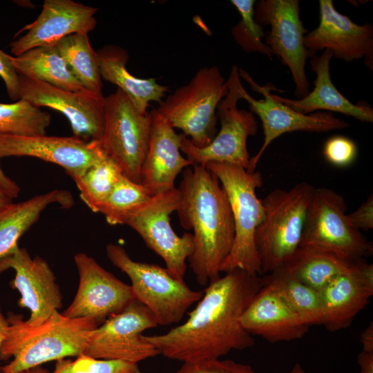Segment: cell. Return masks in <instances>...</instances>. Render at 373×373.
Instances as JSON below:
<instances>
[{"instance_id": "obj_1", "label": "cell", "mask_w": 373, "mask_h": 373, "mask_svg": "<svg viewBox=\"0 0 373 373\" xmlns=\"http://www.w3.org/2000/svg\"><path fill=\"white\" fill-rule=\"evenodd\" d=\"M264 285L262 277L236 269L210 283L182 324L167 332L144 336L164 356L182 363L220 358L255 340L240 317Z\"/></svg>"}, {"instance_id": "obj_2", "label": "cell", "mask_w": 373, "mask_h": 373, "mask_svg": "<svg viewBox=\"0 0 373 373\" xmlns=\"http://www.w3.org/2000/svg\"><path fill=\"white\" fill-rule=\"evenodd\" d=\"M178 189L180 225L193 230L189 267L197 282L205 287L220 276V266L233 246L235 229L230 204L218 178L199 165L183 171Z\"/></svg>"}, {"instance_id": "obj_3", "label": "cell", "mask_w": 373, "mask_h": 373, "mask_svg": "<svg viewBox=\"0 0 373 373\" xmlns=\"http://www.w3.org/2000/svg\"><path fill=\"white\" fill-rule=\"evenodd\" d=\"M0 345V360H12L0 367V373H19L43 363L84 354L91 332L99 325L90 318H70L55 312L37 326L21 314L10 312Z\"/></svg>"}, {"instance_id": "obj_4", "label": "cell", "mask_w": 373, "mask_h": 373, "mask_svg": "<svg viewBox=\"0 0 373 373\" xmlns=\"http://www.w3.org/2000/svg\"><path fill=\"white\" fill-rule=\"evenodd\" d=\"M205 167L218 178L223 187L234 223L233 246L220 266V273L239 269L262 276L254 240L256 230L265 216L262 200L256 195V189L262 184L260 172H249L227 163L209 162Z\"/></svg>"}, {"instance_id": "obj_5", "label": "cell", "mask_w": 373, "mask_h": 373, "mask_svg": "<svg viewBox=\"0 0 373 373\" xmlns=\"http://www.w3.org/2000/svg\"><path fill=\"white\" fill-rule=\"evenodd\" d=\"M314 189L301 182L262 200L265 216L254 236L262 276L283 265L299 247Z\"/></svg>"}, {"instance_id": "obj_6", "label": "cell", "mask_w": 373, "mask_h": 373, "mask_svg": "<svg viewBox=\"0 0 373 373\" xmlns=\"http://www.w3.org/2000/svg\"><path fill=\"white\" fill-rule=\"evenodd\" d=\"M227 92V82L220 69L204 67L156 109L173 128L181 129L194 146L203 148L216 136V110Z\"/></svg>"}, {"instance_id": "obj_7", "label": "cell", "mask_w": 373, "mask_h": 373, "mask_svg": "<svg viewBox=\"0 0 373 373\" xmlns=\"http://www.w3.org/2000/svg\"><path fill=\"white\" fill-rule=\"evenodd\" d=\"M106 250L113 265L129 277L135 298L152 312L158 325L179 323L203 296V291L192 290L166 267L133 260L120 245L111 243Z\"/></svg>"}, {"instance_id": "obj_8", "label": "cell", "mask_w": 373, "mask_h": 373, "mask_svg": "<svg viewBox=\"0 0 373 373\" xmlns=\"http://www.w3.org/2000/svg\"><path fill=\"white\" fill-rule=\"evenodd\" d=\"M228 92L218 106L220 122V131L207 146L198 148L184 136L180 151L193 165L205 167L209 162L227 163L248 169L250 157L247 147V138L255 135L258 122L254 114L238 108L244 88L239 69L232 66L227 80Z\"/></svg>"}, {"instance_id": "obj_9", "label": "cell", "mask_w": 373, "mask_h": 373, "mask_svg": "<svg viewBox=\"0 0 373 373\" xmlns=\"http://www.w3.org/2000/svg\"><path fill=\"white\" fill-rule=\"evenodd\" d=\"M343 196L325 188H315L299 246L322 249L350 261L364 259L373 247L347 218Z\"/></svg>"}, {"instance_id": "obj_10", "label": "cell", "mask_w": 373, "mask_h": 373, "mask_svg": "<svg viewBox=\"0 0 373 373\" xmlns=\"http://www.w3.org/2000/svg\"><path fill=\"white\" fill-rule=\"evenodd\" d=\"M180 202L178 188L154 195L135 208L124 224L137 232L146 245L163 259L173 277L184 280L186 261L193 252L194 241L192 233L179 236L171 227L170 215L177 211Z\"/></svg>"}, {"instance_id": "obj_11", "label": "cell", "mask_w": 373, "mask_h": 373, "mask_svg": "<svg viewBox=\"0 0 373 373\" xmlns=\"http://www.w3.org/2000/svg\"><path fill=\"white\" fill-rule=\"evenodd\" d=\"M151 123V113H139L121 90L117 88L114 93L105 97L101 145L120 166L124 175L137 183H140Z\"/></svg>"}, {"instance_id": "obj_12", "label": "cell", "mask_w": 373, "mask_h": 373, "mask_svg": "<svg viewBox=\"0 0 373 373\" xmlns=\"http://www.w3.org/2000/svg\"><path fill=\"white\" fill-rule=\"evenodd\" d=\"M158 325L152 312L134 298L90 334L84 354L93 358L134 363L159 354L142 333Z\"/></svg>"}, {"instance_id": "obj_13", "label": "cell", "mask_w": 373, "mask_h": 373, "mask_svg": "<svg viewBox=\"0 0 373 373\" xmlns=\"http://www.w3.org/2000/svg\"><path fill=\"white\" fill-rule=\"evenodd\" d=\"M298 0H260L254 8V19L263 28L269 26L265 35V44L272 55L287 66L299 99L309 92L305 73L306 60L311 57L304 45L307 33L300 18Z\"/></svg>"}, {"instance_id": "obj_14", "label": "cell", "mask_w": 373, "mask_h": 373, "mask_svg": "<svg viewBox=\"0 0 373 373\" xmlns=\"http://www.w3.org/2000/svg\"><path fill=\"white\" fill-rule=\"evenodd\" d=\"M240 77L243 78L251 88L260 93L263 99L253 98L245 88L242 90V99L247 101L251 113L256 114L262 122L264 140L258 152L250 158L247 171L252 172L269 145L277 137L285 133L294 131L328 132L347 128L349 124L335 117L333 113L317 111L308 115L299 113L275 99L272 90L276 88L269 84L260 86L243 69H239Z\"/></svg>"}, {"instance_id": "obj_15", "label": "cell", "mask_w": 373, "mask_h": 373, "mask_svg": "<svg viewBox=\"0 0 373 373\" xmlns=\"http://www.w3.org/2000/svg\"><path fill=\"white\" fill-rule=\"evenodd\" d=\"M79 285L63 314L70 318H90L99 326L123 310L135 298L132 288L84 253L75 256Z\"/></svg>"}, {"instance_id": "obj_16", "label": "cell", "mask_w": 373, "mask_h": 373, "mask_svg": "<svg viewBox=\"0 0 373 373\" xmlns=\"http://www.w3.org/2000/svg\"><path fill=\"white\" fill-rule=\"evenodd\" d=\"M19 79L20 99L61 113L68 119L73 136L86 141H100L104 127L103 95L69 91L22 75Z\"/></svg>"}, {"instance_id": "obj_17", "label": "cell", "mask_w": 373, "mask_h": 373, "mask_svg": "<svg viewBox=\"0 0 373 373\" xmlns=\"http://www.w3.org/2000/svg\"><path fill=\"white\" fill-rule=\"evenodd\" d=\"M10 268L15 271L11 287L21 294L18 305L30 311V317L26 320L28 325H41L61 308L59 286L44 259L32 258L25 248L17 247L11 255L0 260V275Z\"/></svg>"}, {"instance_id": "obj_18", "label": "cell", "mask_w": 373, "mask_h": 373, "mask_svg": "<svg viewBox=\"0 0 373 373\" xmlns=\"http://www.w3.org/2000/svg\"><path fill=\"white\" fill-rule=\"evenodd\" d=\"M319 10L318 27L304 37V45L311 57L318 50H328L333 57L347 62L364 58L372 70V25L354 23L337 11L332 0H320Z\"/></svg>"}, {"instance_id": "obj_19", "label": "cell", "mask_w": 373, "mask_h": 373, "mask_svg": "<svg viewBox=\"0 0 373 373\" xmlns=\"http://www.w3.org/2000/svg\"><path fill=\"white\" fill-rule=\"evenodd\" d=\"M106 154L100 141H86L75 136L21 137L0 134V159L30 156L63 167L73 178Z\"/></svg>"}, {"instance_id": "obj_20", "label": "cell", "mask_w": 373, "mask_h": 373, "mask_svg": "<svg viewBox=\"0 0 373 373\" xmlns=\"http://www.w3.org/2000/svg\"><path fill=\"white\" fill-rule=\"evenodd\" d=\"M97 12L71 0H45L38 17L18 32L26 33L10 44L11 52L17 57L36 47L55 46L71 34H88L97 25Z\"/></svg>"}, {"instance_id": "obj_21", "label": "cell", "mask_w": 373, "mask_h": 373, "mask_svg": "<svg viewBox=\"0 0 373 373\" xmlns=\"http://www.w3.org/2000/svg\"><path fill=\"white\" fill-rule=\"evenodd\" d=\"M150 113L149 139L141 169L140 184L154 195L175 188L178 175L193 164L180 153L184 135L177 134L156 108Z\"/></svg>"}, {"instance_id": "obj_22", "label": "cell", "mask_w": 373, "mask_h": 373, "mask_svg": "<svg viewBox=\"0 0 373 373\" xmlns=\"http://www.w3.org/2000/svg\"><path fill=\"white\" fill-rule=\"evenodd\" d=\"M324 313L323 325L330 332L349 327L373 295V265L364 259L318 291Z\"/></svg>"}, {"instance_id": "obj_23", "label": "cell", "mask_w": 373, "mask_h": 373, "mask_svg": "<svg viewBox=\"0 0 373 373\" xmlns=\"http://www.w3.org/2000/svg\"><path fill=\"white\" fill-rule=\"evenodd\" d=\"M240 322L251 335L270 343L302 338L309 329L278 291L265 283L245 309Z\"/></svg>"}, {"instance_id": "obj_24", "label": "cell", "mask_w": 373, "mask_h": 373, "mask_svg": "<svg viewBox=\"0 0 373 373\" xmlns=\"http://www.w3.org/2000/svg\"><path fill=\"white\" fill-rule=\"evenodd\" d=\"M332 57V54L328 50H324L321 55H314L312 57L309 61L311 69L316 74L314 87L304 97L291 99L271 93L272 97L303 115L326 111L351 116L363 122H372V108L365 104L352 103L334 85L329 70V63Z\"/></svg>"}, {"instance_id": "obj_25", "label": "cell", "mask_w": 373, "mask_h": 373, "mask_svg": "<svg viewBox=\"0 0 373 373\" xmlns=\"http://www.w3.org/2000/svg\"><path fill=\"white\" fill-rule=\"evenodd\" d=\"M97 55L102 79L116 85L139 113H147L150 102H162L169 87L157 84L155 79L131 75L126 67L128 56L124 49L111 45L99 50Z\"/></svg>"}, {"instance_id": "obj_26", "label": "cell", "mask_w": 373, "mask_h": 373, "mask_svg": "<svg viewBox=\"0 0 373 373\" xmlns=\"http://www.w3.org/2000/svg\"><path fill=\"white\" fill-rule=\"evenodd\" d=\"M74 200L68 191L55 189L27 200L11 203L0 213V260L19 247V238L37 221L50 205L62 208L73 206Z\"/></svg>"}, {"instance_id": "obj_27", "label": "cell", "mask_w": 373, "mask_h": 373, "mask_svg": "<svg viewBox=\"0 0 373 373\" xmlns=\"http://www.w3.org/2000/svg\"><path fill=\"white\" fill-rule=\"evenodd\" d=\"M19 75L69 91H88L73 75L55 46H40L12 57Z\"/></svg>"}, {"instance_id": "obj_28", "label": "cell", "mask_w": 373, "mask_h": 373, "mask_svg": "<svg viewBox=\"0 0 373 373\" xmlns=\"http://www.w3.org/2000/svg\"><path fill=\"white\" fill-rule=\"evenodd\" d=\"M357 261L317 247L299 246L283 265L302 283L320 291L333 278L350 271Z\"/></svg>"}, {"instance_id": "obj_29", "label": "cell", "mask_w": 373, "mask_h": 373, "mask_svg": "<svg viewBox=\"0 0 373 373\" xmlns=\"http://www.w3.org/2000/svg\"><path fill=\"white\" fill-rule=\"evenodd\" d=\"M262 278L265 283L278 291L305 324L309 327L323 325L324 313L318 291L302 283L283 265Z\"/></svg>"}, {"instance_id": "obj_30", "label": "cell", "mask_w": 373, "mask_h": 373, "mask_svg": "<svg viewBox=\"0 0 373 373\" xmlns=\"http://www.w3.org/2000/svg\"><path fill=\"white\" fill-rule=\"evenodd\" d=\"M55 46L84 88L102 95V79L97 55L90 44L88 34L69 35L59 40Z\"/></svg>"}, {"instance_id": "obj_31", "label": "cell", "mask_w": 373, "mask_h": 373, "mask_svg": "<svg viewBox=\"0 0 373 373\" xmlns=\"http://www.w3.org/2000/svg\"><path fill=\"white\" fill-rule=\"evenodd\" d=\"M123 174L120 166L106 153L73 179L82 201L92 211L98 213L99 207Z\"/></svg>"}, {"instance_id": "obj_32", "label": "cell", "mask_w": 373, "mask_h": 373, "mask_svg": "<svg viewBox=\"0 0 373 373\" xmlns=\"http://www.w3.org/2000/svg\"><path fill=\"white\" fill-rule=\"evenodd\" d=\"M50 124V115L26 99H19L12 104L0 103V134L44 135Z\"/></svg>"}, {"instance_id": "obj_33", "label": "cell", "mask_w": 373, "mask_h": 373, "mask_svg": "<svg viewBox=\"0 0 373 373\" xmlns=\"http://www.w3.org/2000/svg\"><path fill=\"white\" fill-rule=\"evenodd\" d=\"M152 196L144 186L123 174L99 207L98 213L103 214L111 225L124 224L128 216Z\"/></svg>"}, {"instance_id": "obj_34", "label": "cell", "mask_w": 373, "mask_h": 373, "mask_svg": "<svg viewBox=\"0 0 373 373\" xmlns=\"http://www.w3.org/2000/svg\"><path fill=\"white\" fill-rule=\"evenodd\" d=\"M237 9L240 20L231 28V33L236 43L246 52L260 53L272 59L269 48L263 42V28L254 19V0H231Z\"/></svg>"}, {"instance_id": "obj_35", "label": "cell", "mask_w": 373, "mask_h": 373, "mask_svg": "<svg viewBox=\"0 0 373 373\" xmlns=\"http://www.w3.org/2000/svg\"><path fill=\"white\" fill-rule=\"evenodd\" d=\"M49 373H141L137 363L93 358L82 354L73 361L64 358L57 361Z\"/></svg>"}, {"instance_id": "obj_36", "label": "cell", "mask_w": 373, "mask_h": 373, "mask_svg": "<svg viewBox=\"0 0 373 373\" xmlns=\"http://www.w3.org/2000/svg\"><path fill=\"white\" fill-rule=\"evenodd\" d=\"M177 373H256L247 364L220 358L183 363Z\"/></svg>"}, {"instance_id": "obj_37", "label": "cell", "mask_w": 373, "mask_h": 373, "mask_svg": "<svg viewBox=\"0 0 373 373\" xmlns=\"http://www.w3.org/2000/svg\"><path fill=\"white\" fill-rule=\"evenodd\" d=\"M356 146L350 139L337 135L329 138L325 144L323 154L331 164L345 166L351 164L356 155Z\"/></svg>"}, {"instance_id": "obj_38", "label": "cell", "mask_w": 373, "mask_h": 373, "mask_svg": "<svg viewBox=\"0 0 373 373\" xmlns=\"http://www.w3.org/2000/svg\"><path fill=\"white\" fill-rule=\"evenodd\" d=\"M0 77L3 80L8 95L12 100H19V79L12 64V57L0 49Z\"/></svg>"}, {"instance_id": "obj_39", "label": "cell", "mask_w": 373, "mask_h": 373, "mask_svg": "<svg viewBox=\"0 0 373 373\" xmlns=\"http://www.w3.org/2000/svg\"><path fill=\"white\" fill-rule=\"evenodd\" d=\"M347 218L350 224L361 231L373 229V195H370L356 210L349 214Z\"/></svg>"}, {"instance_id": "obj_40", "label": "cell", "mask_w": 373, "mask_h": 373, "mask_svg": "<svg viewBox=\"0 0 373 373\" xmlns=\"http://www.w3.org/2000/svg\"><path fill=\"white\" fill-rule=\"evenodd\" d=\"M357 363L361 369L358 373H373V352L362 350L358 354Z\"/></svg>"}, {"instance_id": "obj_41", "label": "cell", "mask_w": 373, "mask_h": 373, "mask_svg": "<svg viewBox=\"0 0 373 373\" xmlns=\"http://www.w3.org/2000/svg\"><path fill=\"white\" fill-rule=\"evenodd\" d=\"M0 185L6 189L10 195L15 198L20 193V188L17 184L8 178L0 166Z\"/></svg>"}, {"instance_id": "obj_42", "label": "cell", "mask_w": 373, "mask_h": 373, "mask_svg": "<svg viewBox=\"0 0 373 373\" xmlns=\"http://www.w3.org/2000/svg\"><path fill=\"white\" fill-rule=\"evenodd\" d=\"M360 342L363 347V351L373 352V323L370 322L369 325L361 332Z\"/></svg>"}, {"instance_id": "obj_43", "label": "cell", "mask_w": 373, "mask_h": 373, "mask_svg": "<svg viewBox=\"0 0 373 373\" xmlns=\"http://www.w3.org/2000/svg\"><path fill=\"white\" fill-rule=\"evenodd\" d=\"M13 198L0 185V213L11 203Z\"/></svg>"}, {"instance_id": "obj_44", "label": "cell", "mask_w": 373, "mask_h": 373, "mask_svg": "<svg viewBox=\"0 0 373 373\" xmlns=\"http://www.w3.org/2000/svg\"><path fill=\"white\" fill-rule=\"evenodd\" d=\"M7 326H8V323H7L6 318L3 314L1 312V306H0V345L4 338Z\"/></svg>"}, {"instance_id": "obj_45", "label": "cell", "mask_w": 373, "mask_h": 373, "mask_svg": "<svg viewBox=\"0 0 373 373\" xmlns=\"http://www.w3.org/2000/svg\"><path fill=\"white\" fill-rule=\"evenodd\" d=\"M19 373H49V371L41 365L25 370Z\"/></svg>"}, {"instance_id": "obj_46", "label": "cell", "mask_w": 373, "mask_h": 373, "mask_svg": "<svg viewBox=\"0 0 373 373\" xmlns=\"http://www.w3.org/2000/svg\"><path fill=\"white\" fill-rule=\"evenodd\" d=\"M287 373H305V372L299 363H296Z\"/></svg>"}]
</instances>
